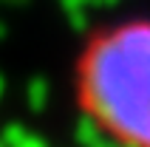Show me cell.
<instances>
[{
  "label": "cell",
  "mask_w": 150,
  "mask_h": 147,
  "mask_svg": "<svg viewBox=\"0 0 150 147\" xmlns=\"http://www.w3.org/2000/svg\"><path fill=\"white\" fill-rule=\"evenodd\" d=\"M68 99L102 147H150V11L99 20L76 40Z\"/></svg>",
  "instance_id": "obj_1"
}]
</instances>
